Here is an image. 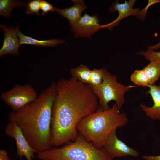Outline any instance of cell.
I'll list each match as a JSON object with an SVG mask.
<instances>
[{
  "label": "cell",
  "instance_id": "1",
  "mask_svg": "<svg viewBox=\"0 0 160 160\" xmlns=\"http://www.w3.org/2000/svg\"><path fill=\"white\" fill-rule=\"evenodd\" d=\"M56 90L52 109L51 147L74 141L78 135V123L99 107L91 85L81 83L72 77L56 82Z\"/></svg>",
  "mask_w": 160,
  "mask_h": 160
},
{
  "label": "cell",
  "instance_id": "2",
  "mask_svg": "<svg viewBox=\"0 0 160 160\" xmlns=\"http://www.w3.org/2000/svg\"><path fill=\"white\" fill-rule=\"evenodd\" d=\"M56 95V82L53 81L34 101L9 114V121L19 126L36 153L51 148L52 109Z\"/></svg>",
  "mask_w": 160,
  "mask_h": 160
},
{
  "label": "cell",
  "instance_id": "3",
  "mask_svg": "<svg viewBox=\"0 0 160 160\" xmlns=\"http://www.w3.org/2000/svg\"><path fill=\"white\" fill-rule=\"evenodd\" d=\"M121 108L115 103L107 110L98 108L79 122L77 130L87 142L101 148L112 131L125 126L129 121L127 116L121 112Z\"/></svg>",
  "mask_w": 160,
  "mask_h": 160
},
{
  "label": "cell",
  "instance_id": "4",
  "mask_svg": "<svg viewBox=\"0 0 160 160\" xmlns=\"http://www.w3.org/2000/svg\"><path fill=\"white\" fill-rule=\"evenodd\" d=\"M41 160H113L103 148L98 149L78 135L72 142L37 153Z\"/></svg>",
  "mask_w": 160,
  "mask_h": 160
},
{
  "label": "cell",
  "instance_id": "5",
  "mask_svg": "<svg viewBox=\"0 0 160 160\" xmlns=\"http://www.w3.org/2000/svg\"><path fill=\"white\" fill-rule=\"evenodd\" d=\"M103 76L102 83L97 86H92L98 99V108L105 110L110 107L108 104L113 100L121 108L125 102V95L131 89L138 87L137 85H125L117 81V77L111 74L106 68H103Z\"/></svg>",
  "mask_w": 160,
  "mask_h": 160
},
{
  "label": "cell",
  "instance_id": "6",
  "mask_svg": "<svg viewBox=\"0 0 160 160\" xmlns=\"http://www.w3.org/2000/svg\"><path fill=\"white\" fill-rule=\"evenodd\" d=\"M38 96L30 84H17L10 89L1 93V100L12 111H17L34 101Z\"/></svg>",
  "mask_w": 160,
  "mask_h": 160
},
{
  "label": "cell",
  "instance_id": "7",
  "mask_svg": "<svg viewBox=\"0 0 160 160\" xmlns=\"http://www.w3.org/2000/svg\"><path fill=\"white\" fill-rule=\"evenodd\" d=\"M136 0H125L123 3H120L117 1H115L108 9L111 12L117 11L118 16L112 22L101 25V28H106L111 31L113 27L118 25L120 22L124 18L130 16H135L142 20H144L148 7L146 6L142 10L138 8L134 9L133 7Z\"/></svg>",
  "mask_w": 160,
  "mask_h": 160
},
{
  "label": "cell",
  "instance_id": "8",
  "mask_svg": "<svg viewBox=\"0 0 160 160\" xmlns=\"http://www.w3.org/2000/svg\"><path fill=\"white\" fill-rule=\"evenodd\" d=\"M5 135L13 138L17 147V156L21 160L23 156L27 160H33L35 151L30 145L21 129L15 122L9 121L4 130Z\"/></svg>",
  "mask_w": 160,
  "mask_h": 160
},
{
  "label": "cell",
  "instance_id": "9",
  "mask_svg": "<svg viewBox=\"0 0 160 160\" xmlns=\"http://www.w3.org/2000/svg\"><path fill=\"white\" fill-rule=\"evenodd\" d=\"M117 129H113L108 135L103 148L113 159L128 156L134 157L138 156L139 153L137 151L128 146L117 137L116 135Z\"/></svg>",
  "mask_w": 160,
  "mask_h": 160
},
{
  "label": "cell",
  "instance_id": "10",
  "mask_svg": "<svg viewBox=\"0 0 160 160\" xmlns=\"http://www.w3.org/2000/svg\"><path fill=\"white\" fill-rule=\"evenodd\" d=\"M97 15L90 16L85 13L76 23L71 26V30L75 38L87 37L91 39L92 35L101 28Z\"/></svg>",
  "mask_w": 160,
  "mask_h": 160
},
{
  "label": "cell",
  "instance_id": "11",
  "mask_svg": "<svg viewBox=\"0 0 160 160\" xmlns=\"http://www.w3.org/2000/svg\"><path fill=\"white\" fill-rule=\"evenodd\" d=\"M0 27L4 32V39L2 47L0 49V56L7 54L18 55L20 40L16 28L7 27L5 24H1Z\"/></svg>",
  "mask_w": 160,
  "mask_h": 160
},
{
  "label": "cell",
  "instance_id": "12",
  "mask_svg": "<svg viewBox=\"0 0 160 160\" xmlns=\"http://www.w3.org/2000/svg\"><path fill=\"white\" fill-rule=\"evenodd\" d=\"M149 89L146 93L149 94L153 102L151 107L141 103L140 107L146 116L153 120L160 121V83L159 85H148Z\"/></svg>",
  "mask_w": 160,
  "mask_h": 160
},
{
  "label": "cell",
  "instance_id": "13",
  "mask_svg": "<svg viewBox=\"0 0 160 160\" xmlns=\"http://www.w3.org/2000/svg\"><path fill=\"white\" fill-rule=\"evenodd\" d=\"M71 1L74 4L70 7L62 9L58 8L55 9V11L67 19L71 26L79 20L81 17L82 12L87 8L84 0H73Z\"/></svg>",
  "mask_w": 160,
  "mask_h": 160
},
{
  "label": "cell",
  "instance_id": "14",
  "mask_svg": "<svg viewBox=\"0 0 160 160\" xmlns=\"http://www.w3.org/2000/svg\"><path fill=\"white\" fill-rule=\"evenodd\" d=\"M19 23L16 28V31L20 40V45L27 44L43 47H54L63 43L65 41L59 39H52L39 40L23 34L19 30Z\"/></svg>",
  "mask_w": 160,
  "mask_h": 160
},
{
  "label": "cell",
  "instance_id": "15",
  "mask_svg": "<svg viewBox=\"0 0 160 160\" xmlns=\"http://www.w3.org/2000/svg\"><path fill=\"white\" fill-rule=\"evenodd\" d=\"M92 70L86 66L81 64L79 66L70 70L71 77L83 84H90Z\"/></svg>",
  "mask_w": 160,
  "mask_h": 160
},
{
  "label": "cell",
  "instance_id": "16",
  "mask_svg": "<svg viewBox=\"0 0 160 160\" xmlns=\"http://www.w3.org/2000/svg\"><path fill=\"white\" fill-rule=\"evenodd\" d=\"M24 3L21 0H0V14L5 18L10 19L11 11L15 7H20Z\"/></svg>",
  "mask_w": 160,
  "mask_h": 160
},
{
  "label": "cell",
  "instance_id": "17",
  "mask_svg": "<svg viewBox=\"0 0 160 160\" xmlns=\"http://www.w3.org/2000/svg\"><path fill=\"white\" fill-rule=\"evenodd\" d=\"M146 72L149 79V85H155L160 77V64L154 61L143 68Z\"/></svg>",
  "mask_w": 160,
  "mask_h": 160
},
{
  "label": "cell",
  "instance_id": "18",
  "mask_svg": "<svg viewBox=\"0 0 160 160\" xmlns=\"http://www.w3.org/2000/svg\"><path fill=\"white\" fill-rule=\"evenodd\" d=\"M130 79L132 82L138 87H147L149 85L148 76L143 68L134 70L131 75Z\"/></svg>",
  "mask_w": 160,
  "mask_h": 160
},
{
  "label": "cell",
  "instance_id": "19",
  "mask_svg": "<svg viewBox=\"0 0 160 160\" xmlns=\"http://www.w3.org/2000/svg\"><path fill=\"white\" fill-rule=\"evenodd\" d=\"M40 0H28L23 6L28 14H36L39 15L40 11Z\"/></svg>",
  "mask_w": 160,
  "mask_h": 160
},
{
  "label": "cell",
  "instance_id": "20",
  "mask_svg": "<svg viewBox=\"0 0 160 160\" xmlns=\"http://www.w3.org/2000/svg\"><path fill=\"white\" fill-rule=\"evenodd\" d=\"M103 76V68H94L91 71L90 84L92 86H97L102 82Z\"/></svg>",
  "mask_w": 160,
  "mask_h": 160
},
{
  "label": "cell",
  "instance_id": "21",
  "mask_svg": "<svg viewBox=\"0 0 160 160\" xmlns=\"http://www.w3.org/2000/svg\"><path fill=\"white\" fill-rule=\"evenodd\" d=\"M139 54L150 62L154 61L160 64V51L157 52L148 49L146 51H141Z\"/></svg>",
  "mask_w": 160,
  "mask_h": 160
},
{
  "label": "cell",
  "instance_id": "22",
  "mask_svg": "<svg viewBox=\"0 0 160 160\" xmlns=\"http://www.w3.org/2000/svg\"><path fill=\"white\" fill-rule=\"evenodd\" d=\"M40 8L43 15H45L48 12L55 11L56 8L52 4L44 0H41Z\"/></svg>",
  "mask_w": 160,
  "mask_h": 160
},
{
  "label": "cell",
  "instance_id": "23",
  "mask_svg": "<svg viewBox=\"0 0 160 160\" xmlns=\"http://www.w3.org/2000/svg\"><path fill=\"white\" fill-rule=\"evenodd\" d=\"M0 160H10L7 152L3 149L0 150Z\"/></svg>",
  "mask_w": 160,
  "mask_h": 160
},
{
  "label": "cell",
  "instance_id": "24",
  "mask_svg": "<svg viewBox=\"0 0 160 160\" xmlns=\"http://www.w3.org/2000/svg\"><path fill=\"white\" fill-rule=\"evenodd\" d=\"M142 157L146 160H160V154L156 156H143Z\"/></svg>",
  "mask_w": 160,
  "mask_h": 160
},
{
  "label": "cell",
  "instance_id": "25",
  "mask_svg": "<svg viewBox=\"0 0 160 160\" xmlns=\"http://www.w3.org/2000/svg\"><path fill=\"white\" fill-rule=\"evenodd\" d=\"M160 47V42L158 44L153 46H151L148 47V49L154 50L159 49Z\"/></svg>",
  "mask_w": 160,
  "mask_h": 160
},
{
  "label": "cell",
  "instance_id": "26",
  "mask_svg": "<svg viewBox=\"0 0 160 160\" xmlns=\"http://www.w3.org/2000/svg\"><path fill=\"white\" fill-rule=\"evenodd\" d=\"M159 140H160V139H159Z\"/></svg>",
  "mask_w": 160,
  "mask_h": 160
}]
</instances>
